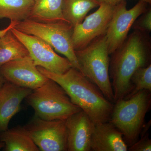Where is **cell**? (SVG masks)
Masks as SVG:
<instances>
[{"instance_id": "1", "label": "cell", "mask_w": 151, "mask_h": 151, "mask_svg": "<svg viewBox=\"0 0 151 151\" xmlns=\"http://www.w3.org/2000/svg\"><path fill=\"white\" fill-rule=\"evenodd\" d=\"M147 34L134 30L111 54L109 73L115 103L132 91L131 78L138 68L151 64V42Z\"/></svg>"}, {"instance_id": "2", "label": "cell", "mask_w": 151, "mask_h": 151, "mask_svg": "<svg viewBox=\"0 0 151 151\" xmlns=\"http://www.w3.org/2000/svg\"><path fill=\"white\" fill-rule=\"evenodd\" d=\"M37 67L44 75L60 85L72 103L85 112L94 124L109 122L113 103L80 71L72 67L65 73L58 74Z\"/></svg>"}, {"instance_id": "3", "label": "cell", "mask_w": 151, "mask_h": 151, "mask_svg": "<svg viewBox=\"0 0 151 151\" xmlns=\"http://www.w3.org/2000/svg\"><path fill=\"white\" fill-rule=\"evenodd\" d=\"M151 92L142 90L129 98L117 100L113 106L109 122L122 133L128 146L139 139L151 107Z\"/></svg>"}, {"instance_id": "4", "label": "cell", "mask_w": 151, "mask_h": 151, "mask_svg": "<svg viewBox=\"0 0 151 151\" xmlns=\"http://www.w3.org/2000/svg\"><path fill=\"white\" fill-rule=\"evenodd\" d=\"M75 52L81 73L97 86L108 100L115 103L109 73L110 55L105 34Z\"/></svg>"}, {"instance_id": "5", "label": "cell", "mask_w": 151, "mask_h": 151, "mask_svg": "<svg viewBox=\"0 0 151 151\" xmlns=\"http://www.w3.org/2000/svg\"><path fill=\"white\" fill-rule=\"evenodd\" d=\"M26 99L34 110L35 116L47 121L65 120L81 110L72 103L60 85L49 78L43 85L32 90Z\"/></svg>"}, {"instance_id": "6", "label": "cell", "mask_w": 151, "mask_h": 151, "mask_svg": "<svg viewBox=\"0 0 151 151\" xmlns=\"http://www.w3.org/2000/svg\"><path fill=\"white\" fill-rule=\"evenodd\" d=\"M14 28L45 41L55 51L65 56L73 68L80 71L71 39L73 27L69 24L44 23L27 19L18 22Z\"/></svg>"}, {"instance_id": "7", "label": "cell", "mask_w": 151, "mask_h": 151, "mask_svg": "<svg viewBox=\"0 0 151 151\" xmlns=\"http://www.w3.org/2000/svg\"><path fill=\"white\" fill-rule=\"evenodd\" d=\"M24 127L40 151H68L65 120L47 121L35 116Z\"/></svg>"}, {"instance_id": "8", "label": "cell", "mask_w": 151, "mask_h": 151, "mask_svg": "<svg viewBox=\"0 0 151 151\" xmlns=\"http://www.w3.org/2000/svg\"><path fill=\"white\" fill-rule=\"evenodd\" d=\"M148 4L139 1L132 8L128 9L125 0L114 6L113 16L105 34L110 55L124 43L134 23L147 10Z\"/></svg>"}, {"instance_id": "9", "label": "cell", "mask_w": 151, "mask_h": 151, "mask_svg": "<svg viewBox=\"0 0 151 151\" xmlns=\"http://www.w3.org/2000/svg\"><path fill=\"white\" fill-rule=\"evenodd\" d=\"M11 30L27 49L30 56L37 66L58 74L65 73L73 67L68 60L58 55L49 45L41 39L22 32L14 27Z\"/></svg>"}, {"instance_id": "10", "label": "cell", "mask_w": 151, "mask_h": 151, "mask_svg": "<svg viewBox=\"0 0 151 151\" xmlns=\"http://www.w3.org/2000/svg\"><path fill=\"white\" fill-rule=\"evenodd\" d=\"M114 9V6L100 3L97 10L73 27L71 39L75 50L84 48L106 34Z\"/></svg>"}, {"instance_id": "11", "label": "cell", "mask_w": 151, "mask_h": 151, "mask_svg": "<svg viewBox=\"0 0 151 151\" xmlns=\"http://www.w3.org/2000/svg\"><path fill=\"white\" fill-rule=\"evenodd\" d=\"M0 73L6 81L32 90L40 87L48 79L38 70L29 55L2 65Z\"/></svg>"}, {"instance_id": "12", "label": "cell", "mask_w": 151, "mask_h": 151, "mask_svg": "<svg viewBox=\"0 0 151 151\" xmlns=\"http://www.w3.org/2000/svg\"><path fill=\"white\" fill-rule=\"evenodd\" d=\"M67 150L91 151V142L95 124L84 111L69 116L65 120Z\"/></svg>"}, {"instance_id": "13", "label": "cell", "mask_w": 151, "mask_h": 151, "mask_svg": "<svg viewBox=\"0 0 151 151\" xmlns=\"http://www.w3.org/2000/svg\"><path fill=\"white\" fill-rule=\"evenodd\" d=\"M32 90L6 81L0 88V132L8 129L9 122L20 110L23 100Z\"/></svg>"}, {"instance_id": "14", "label": "cell", "mask_w": 151, "mask_h": 151, "mask_svg": "<svg viewBox=\"0 0 151 151\" xmlns=\"http://www.w3.org/2000/svg\"><path fill=\"white\" fill-rule=\"evenodd\" d=\"M91 150L127 151L123 134L109 122L95 124L91 142Z\"/></svg>"}, {"instance_id": "15", "label": "cell", "mask_w": 151, "mask_h": 151, "mask_svg": "<svg viewBox=\"0 0 151 151\" xmlns=\"http://www.w3.org/2000/svg\"><path fill=\"white\" fill-rule=\"evenodd\" d=\"M28 19L44 23H68L62 13L63 0H33Z\"/></svg>"}, {"instance_id": "16", "label": "cell", "mask_w": 151, "mask_h": 151, "mask_svg": "<svg viewBox=\"0 0 151 151\" xmlns=\"http://www.w3.org/2000/svg\"><path fill=\"white\" fill-rule=\"evenodd\" d=\"M0 141L6 151H39L24 127L18 126L0 132Z\"/></svg>"}, {"instance_id": "17", "label": "cell", "mask_w": 151, "mask_h": 151, "mask_svg": "<svg viewBox=\"0 0 151 151\" xmlns=\"http://www.w3.org/2000/svg\"><path fill=\"white\" fill-rule=\"evenodd\" d=\"M100 4L97 0H63V14L74 27L83 21L89 12Z\"/></svg>"}, {"instance_id": "18", "label": "cell", "mask_w": 151, "mask_h": 151, "mask_svg": "<svg viewBox=\"0 0 151 151\" xmlns=\"http://www.w3.org/2000/svg\"><path fill=\"white\" fill-rule=\"evenodd\" d=\"M29 55L27 49L11 30L0 37V67L10 61Z\"/></svg>"}, {"instance_id": "19", "label": "cell", "mask_w": 151, "mask_h": 151, "mask_svg": "<svg viewBox=\"0 0 151 151\" xmlns=\"http://www.w3.org/2000/svg\"><path fill=\"white\" fill-rule=\"evenodd\" d=\"M33 4V0H0V19L17 22L27 19Z\"/></svg>"}, {"instance_id": "20", "label": "cell", "mask_w": 151, "mask_h": 151, "mask_svg": "<svg viewBox=\"0 0 151 151\" xmlns=\"http://www.w3.org/2000/svg\"><path fill=\"white\" fill-rule=\"evenodd\" d=\"M132 91L124 99H127L143 90L151 92V64L138 68L131 78Z\"/></svg>"}, {"instance_id": "21", "label": "cell", "mask_w": 151, "mask_h": 151, "mask_svg": "<svg viewBox=\"0 0 151 151\" xmlns=\"http://www.w3.org/2000/svg\"><path fill=\"white\" fill-rule=\"evenodd\" d=\"M132 28L144 33L148 34L151 31V9L148 8L140 16L134 23Z\"/></svg>"}, {"instance_id": "22", "label": "cell", "mask_w": 151, "mask_h": 151, "mask_svg": "<svg viewBox=\"0 0 151 151\" xmlns=\"http://www.w3.org/2000/svg\"><path fill=\"white\" fill-rule=\"evenodd\" d=\"M140 139L128 148L131 151H151V140L149 138V133L141 134Z\"/></svg>"}, {"instance_id": "23", "label": "cell", "mask_w": 151, "mask_h": 151, "mask_svg": "<svg viewBox=\"0 0 151 151\" xmlns=\"http://www.w3.org/2000/svg\"><path fill=\"white\" fill-rule=\"evenodd\" d=\"M97 1L100 3H104L106 4L114 6L122 1H125V0H97ZM139 1H144L149 4H151V0H139Z\"/></svg>"}, {"instance_id": "24", "label": "cell", "mask_w": 151, "mask_h": 151, "mask_svg": "<svg viewBox=\"0 0 151 151\" xmlns=\"http://www.w3.org/2000/svg\"><path fill=\"white\" fill-rule=\"evenodd\" d=\"M17 23V22H11L10 24L7 27L4 29L0 30V37L4 35L6 33L10 30L12 29V28L14 27L16 24Z\"/></svg>"}, {"instance_id": "25", "label": "cell", "mask_w": 151, "mask_h": 151, "mask_svg": "<svg viewBox=\"0 0 151 151\" xmlns=\"http://www.w3.org/2000/svg\"><path fill=\"white\" fill-rule=\"evenodd\" d=\"M6 80H5L4 78H3L2 76L1 75L0 73V88L2 86L3 84L5 83L6 81Z\"/></svg>"}, {"instance_id": "26", "label": "cell", "mask_w": 151, "mask_h": 151, "mask_svg": "<svg viewBox=\"0 0 151 151\" xmlns=\"http://www.w3.org/2000/svg\"><path fill=\"white\" fill-rule=\"evenodd\" d=\"M4 144L0 141V150L4 148Z\"/></svg>"}]
</instances>
